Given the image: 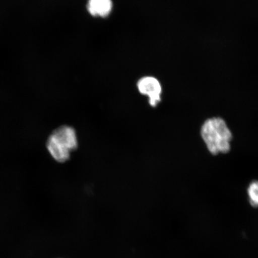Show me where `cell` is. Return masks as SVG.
Wrapping results in <instances>:
<instances>
[{"instance_id": "6da1fadb", "label": "cell", "mask_w": 258, "mask_h": 258, "mask_svg": "<svg viewBox=\"0 0 258 258\" xmlns=\"http://www.w3.org/2000/svg\"><path fill=\"white\" fill-rule=\"evenodd\" d=\"M201 135L211 154L217 156L230 151L233 134L223 118L214 117L206 120L202 125Z\"/></svg>"}, {"instance_id": "7a4b0ae2", "label": "cell", "mask_w": 258, "mask_h": 258, "mask_svg": "<svg viewBox=\"0 0 258 258\" xmlns=\"http://www.w3.org/2000/svg\"><path fill=\"white\" fill-rule=\"evenodd\" d=\"M46 146L54 160L59 163L66 162L70 159L71 153L78 147L75 129L69 125H61L48 138Z\"/></svg>"}, {"instance_id": "3957f363", "label": "cell", "mask_w": 258, "mask_h": 258, "mask_svg": "<svg viewBox=\"0 0 258 258\" xmlns=\"http://www.w3.org/2000/svg\"><path fill=\"white\" fill-rule=\"evenodd\" d=\"M137 87L142 95L149 98V104L155 108L161 101L162 86L159 80L154 77H145L138 81Z\"/></svg>"}, {"instance_id": "277c9868", "label": "cell", "mask_w": 258, "mask_h": 258, "mask_svg": "<svg viewBox=\"0 0 258 258\" xmlns=\"http://www.w3.org/2000/svg\"><path fill=\"white\" fill-rule=\"evenodd\" d=\"M111 0H89L88 10L95 17H107L112 11Z\"/></svg>"}, {"instance_id": "5b68a950", "label": "cell", "mask_w": 258, "mask_h": 258, "mask_svg": "<svg viewBox=\"0 0 258 258\" xmlns=\"http://www.w3.org/2000/svg\"><path fill=\"white\" fill-rule=\"evenodd\" d=\"M247 194L250 204L253 207H258V180H253L249 183Z\"/></svg>"}]
</instances>
